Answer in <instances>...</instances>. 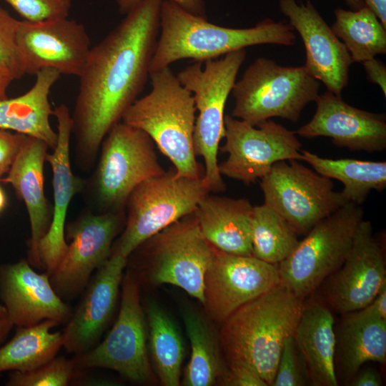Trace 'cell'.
I'll list each match as a JSON object with an SVG mask.
<instances>
[{
    "label": "cell",
    "instance_id": "obj_33",
    "mask_svg": "<svg viewBox=\"0 0 386 386\" xmlns=\"http://www.w3.org/2000/svg\"><path fill=\"white\" fill-rule=\"evenodd\" d=\"M297 235L283 217L272 207L265 204L253 207L250 236L254 257L278 264L297 244Z\"/></svg>",
    "mask_w": 386,
    "mask_h": 386
},
{
    "label": "cell",
    "instance_id": "obj_6",
    "mask_svg": "<svg viewBox=\"0 0 386 386\" xmlns=\"http://www.w3.org/2000/svg\"><path fill=\"white\" fill-rule=\"evenodd\" d=\"M247 52L239 49L206 61H194L177 76L194 98L196 111L193 146L204 162L202 181L209 192L226 189L217 162L219 142L224 137V107Z\"/></svg>",
    "mask_w": 386,
    "mask_h": 386
},
{
    "label": "cell",
    "instance_id": "obj_11",
    "mask_svg": "<svg viewBox=\"0 0 386 386\" xmlns=\"http://www.w3.org/2000/svg\"><path fill=\"white\" fill-rule=\"evenodd\" d=\"M139 247H142L145 273L151 284L178 287L203 304L204 275L214 247L203 236L194 212Z\"/></svg>",
    "mask_w": 386,
    "mask_h": 386
},
{
    "label": "cell",
    "instance_id": "obj_16",
    "mask_svg": "<svg viewBox=\"0 0 386 386\" xmlns=\"http://www.w3.org/2000/svg\"><path fill=\"white\" fill-rule=\"evenodd\" d=\"M16 42L26 74L33 75L53 68L79 77L91 48L84 26L67 17L19 21Z\"/></svg>",
    "mask_w": 386,
    "mask_h": 386
},
{
    "label": "cell",
    "instance_id": "obj_14",
    "mask_svg": "<svg viewBox=\"0 0 386 386\" xmlns=\"http://www.w3.org/2000/svg\"><path fill=\"white\" fill-rule=\"evenodd\" d=\"M225 143L219 148L227 159L219 164L221 175L254 183L279 161L302 160L301 144L295 132L266 120L257 126L224 115Z\"/></svg>",
    "mask_w": 386,
    "mask_h": 386
},
{
    "label": "cell",
    "instance_id": "obj_15",
    "mask_svg": "<svg viewBox=\"0 0 386 386\" xmlns=\"http://www.w3.org/2000/svg\"><path fill=\"white\" fill-rule=\"evenodd\" d=\"M279 282L277 264L214 247L204 275L202 305L209 319L222 323L238 308Z\"/></svg>",
    "mask_w": 386,
    "mask_h": 386
},
{
    "label": "cell",
    "instance_id": "obj_1",
    "mask_svg": "<svg viewBox=\"0 0 386 386\" xmlns=\"http://www.w3.org/2000/svg\"><path fill=\"white\" fill-rule=\"evenodd\" d=\"M163 0H143L91 48L71 117L74 161L90 170L102 142L143 91L159 33Z\"/></svg>",
    "mask_w": 386,
    "mask_h": 386
},
{
    "label": "cell",
    "instance_id": "obj_21",
    "mask_svg": "<svg viewBox=\"0 0 386 386\" xmlns=\"http://www.w3.org/2000/svg\"><path fill=\"white\" fill-rule=\"evenodd\" d=\"M0 299L14 326L51 320L66 324L73 310L54 290L49 275L36 272L27 259L0 267Z\"/></svg>",
    "mask_w": 386,
    "mask_h": 386
},
{
    "label": "cell",
    "instance_id": "obj_34",
    "mask_svg": "<svg viewBox=\"0 0 386 386\" xmlns=\"http://www.w3.org/2000/svg\"><path fill=\"white\" fill-rule=\"evenodd\" d=\"M79 371L71 360L55 357L45 364L26 372L11 371L8 386H66L77 377Z\"/></svg>",
    "mask_w": 386,
    "mask_h": 386
},
{
    "label": "cell",
    "instance_id": "obj_31",
    "mask_svg": "<svg viewBox=\"0 0 386 386\" xmlns=\"http://www.w3.org/2000/svg\"><path fill=\"white\" fill-rule=\"evenodd\" d=\"M58 325L46 320L17 327L14 337L0 347V372L29 371L55 357L63 347L62 332H51Z\"/></svg>",
    "mask_w": 386,
    "mask_h": 386
},
{
    "label": "cell",
    "instance_id": "obj_45",
    "mask_svg": "<svg viewBox=\"0 0 386 386\" xmlns=\"http://www.w3.org/2000/svg\"><path fill=\"white\" fill-rule=\"evenodd\" d=\"M13 327L14 325L8 318H0V344L6 340Z\"/></svg>",
    "mask_w": 386,
    "mask_h": 386
},
{
    "label": "cell",
    "instance_id": "obj_26",
    "mask_svg": "<svg viewBox=\"0 0 386 386\" xmlns=\"http://www.w3.org/2000/svg\"><path fill=\"white\" fill-rule=\"evenodd\" d=\"M36 76L35 83L26 93L0 101V129L39 139L53 149L58 134L50 124L54 109L49 96L61 74L55 69L44 68Z\"/></svg>",
    "mask_w": 386,
    "mask_h": 386
},
{
    "label": "cell",
    "instance_id": "obj_27",
    "mask_svg": "<svg viewBox=\"0 0 386 386\" xmlns=\"http://www.w3.org/2000/svg\"><path fill=\"white\" fill-rule=\"evenodd\" d=\"M336 347L339 363L347 378L352 377L367 362H386V319L380 317L369 304L360 310L343 314Z\"/></svg>",
    "mask_w": 386,
    "mask_h": 386
},
{
    "label": "cell",
    "instance_id": "obj_19",
    "mask_svg": "<svg viewBox=\"0 0 386 386\" xmlns=\"http://www.w3.org/2000/svg\"><path fill=\"white\" fill-rule=\"evenodd\" d=\"M127 262L128 258L112 253L91 277L62 332L67 352L81 354L98 344L116 309Z\"/></svg>",
    "mask_w": 386,
    "mask_h": 386
},
{
    "label": "cell",
    "instance_id": "obj_7",
    "mask_svg": "<svg viewBox=\"0 0 386 386\" xmlns=\"http://www.w3.org/2000/svg\"><path fill=\"white\" fill-rule=\"evenodd\" d=\"M320 84L305 66H284L256 59L235 81L231 115L252 126L272 117L297 122L303 109L319 95Z\"/></svg>",
    "mask_w": 386,
    "mask_h": 386
},
{
    "label": "cell",
    "instance_id": "obj_43",
    "mask_svg": "<svg viewBox=\"0 0 386 386\" xmlns=\"http://www.w3.org/2000/svg\"><path fill=\"white\" fill-rule=\"evenodd\" d=\"M367 7L370 9L378 17L383 26L386 28V0H363Z\"/></svg>",
    "mask_w": 386,
    "mask_h": 386
},
{
    "label": "cell",
    "instance_id": "obj_42",
    "mask_svg": "<svg viewBox=\"0 0 386 386\" xmlns=\"http://www.w3.org/2000/svg\"><path fill=\"white\" fill-rule=\"evenodd\" d=\"M382 380L380 374L374 368L365 367L359 370L352 378V386H381Z\"/></svg>",
    "mask_w": 386,
    "mask_h": 386
},
{
    "label": "cell",
    "instance_id": "obj_2",
    "mask_svg": "<svg viewBox=\"0 0 386 386\" xmlns=\"http://www.w3.org/2000/svg\"><path fill=\"white\" fill-rule=\"evenodd\" d=\"M303 306V299L279 282L238 308L222 322L219 334L227 365L247 367L272 385Z\"/></svg>",
    "mask_w": 386,
    "mask_h": 386
},
{
    "label": "cell",
    "instance_id": "obj_25",
    "mask_svg": "<svg viewBox=\"0 0 386 386\" xmlns=\"http://www.w3.org/2000/svg\"><path fill=\"white\" fill-rule=\"evenodd\" d=\"M334 323V317L328 307L313 302L304 304L294 330V339L307 364L313 385H338Z\"/></svg>",
    "mask_w": 386,
    "mask_h": 386
},
{
    "label": "cell",
    "instance_id": "obj_40",
    "mask_svg": "<svg viewBox=\"0 0 386 386\" xmlns=\"http://www.w3.org/2000/svg\"><path fill=\"white\" fill-rule=\"evenodd\" d=\"M119 12L127 14L143 0H114ZM178 4L193 14L206 17V6L204 0H168Z\"/></svg>",
    "mask_w": 386,
    "mask_h": 386
},
{
    "label": "cell",
    "instance_id": "obj_37",
    "mask_svg": "<svg viewBox=\"0 0 386 386\" xmlns=\"http://www.w3.org/2000/svg\"><path fill=\"white\" fill-rule=\"evenodd\" d=\"M29 21L68 17L71 0H4Z\"/></svg>",
    "mask_w": 386,
    "mask_h": 386
},
{
    "label": "cell",
    "instance_id": "obj_17",
    "mask_svg": "<svg viewBox=\"0 0 386 386\" xmlns=\"http://www.w3.org/2000/svg\"><path fill=\"white\" fill-rule=\"evenodd\" d=\"M328 278L327 303L342 315L365 307L386 287L383 249L369 220L360 222L345 262Z\"/></svg>",
    "mask_w": 386,
    "mask_h": 386
},
{
    "label": "cell",
    "instance_id": "obj_41",
    "mask_svg": "<svg viewBox=\"0 0 386 386\" xmlns=\"http://www.w3.org/2000/svg\"><path fill=\"white\" fill-rule=\"evenodd\" d=\"M367 78L382 89L384 96H386V66L385 64L375 58L362 62Z\"/></svg>",
    "mask_w": 386,
    "mask_h": 386
},
{
    "label": "cell",
    "instance_id": "obj_12",
    "mask_svg": "<svg viewBox=\"0 0 386 386\" xmlns=\"http://www.w3.org/2000/svg\"><path fill=\"white\" fill-rule=\"evenodd\" d=\"M264 204L283 217L297 234H306L317 222L347 202L334 190L331 179L297 162L279 161L260 179Z\"/></svg>",
    "mask_w": 386,
    "mask_h": 386
},
{
    "label": "cell",
    "instance_id": "obj_38",
    "mask_svg": "<svg viewBox=\"0 0 386 386\" xmlns=\"http://www.w3.org/2000/svg\"><path fill=\"white\" fill-rule=\"evenodd\" d=\"M26 137L0 129V179L10 169Z\"/></svg>",
    "mask_w": 386,
    "mask_h": 386
},
{
    "label": "cell",
    "instance_id": "obj_30",
    "mask_svg": "<svg viewBox=\"0 0 386 386\" xmlns=\"http://www.w3.org/2000/svg\"><path fill=\"white\" fill-rule=\"evenodd\" d=\"M302 160L318 174L341 182L340 192L347 202L362 205L372 190L386 188V162L355 159L323 158L310 151H301Z\"/></svg>",
    "mask_w": 386,
    "mask_h": 386
},
{
    "label": "cell",
    "instance_id": "obj_29",
    "mask_svg": "<svg viewBox=\"0 0 386 386\" xmlns=\"http://www.w3.org/2000/svg\"><path fill=\"white\" fill-rule=\"evenodd\" d=\"M147 347L151 365L159 382L164 386L181 383V369L184 356L182 337L173 320L154 300L145 304Z\"/></svg>",
    "mask_w": 386,
    "mask_h": 386
},
{
    "label": "cell",
    "instance_id": "obj_20",
    "mask_svg": "<svg viewBox=\"0 0 386 386\" xmlns=\"http://www.w3.org/2000/svg\"><path fill=\"white\" fill-rule=\"evenodd\" d=\"M315 102V114L295 132L296 134L308 139L330 137L336 146L352 151L375 152L386 149L385 114L354 107L328 90L319 94Z\"/></svg>",
    "mask_w": 386,
    "mask_h": 386
},
{
    "label": "cell",
    "instance_id": "obj_10",
    "mask_svg": "<svg viewBox=\"0 0 386 386\" xmlns=\"http://www.w3.org/2000/svg\"><path fill=\"white\" fill-rule=\"evenodd\" d=\"M119 311L106 337L72 360L79 371L91 368L112 370L129 381L147 385L154 381L149 357L147 327L140 301L139 282L128 270L122 281Z\"/></svg>",
    "mask_w": 386,
    "mask_h": 386
},
{
    "label": "cell",
    "instance_id": "obj_44",
    "mask_svg": "<svg viewBox=\"0 0 386 386\" xmlns=\"http://www.w3.org/2000/svg\"><path fill=\"white\" fill-rule=\"evenodd\" d=\"M370 305L380 317L386 319V287L380 290Z\"/></svg>",
    "mask_w": 386,
    "mask_h": 386
},
{
    "label": "cell",
    "instance_id": "obj_35",
    "mask_svg": "<svg viewBox=\"0 0 386 386\" xmlns=\"http://www.w3.org/2000/svg\"><path fill=\"white\" fill-rule=\"evenodd\" d=\"M19 20L0 6V71L12 81L26 74L16 42Z\"/></svg>",
    "mask_w": 386,
    "mask_h": 386
},
{
    "label": "cell",
    "instance_id": "obj_13",
    "mask_svg": "<svg viewBox=\"0 0 386 386\" xmlns=\"http://www.w3.org/2000/svg\"><path fill=\"white\" fill-rule=\"evenodd\" d=\"M125 220V211L96 213L87 208L66 224L64 237L69 243L49 276L54 290L63 300L80 295L94 270L110 257Z\"/></svg>",
    "mask_w": 386,
    "mask_h": 386
},
{
    "label": "cell",
    "instance_id": "obj_18",
    "mask_svg": "<svg viewBox=\"0 0 386 386\" xmlns=\"http://www.w3.org/2000/svg\"><path fill=\"white\" fill-rule=\"evenodd\" d=\"M279 8L303 41L307 71L328 91L341 96L348 84L353 62L344 44L310 0L300 4L296 0H279Z\"/></svg>",
    "mask_w": 386,
    "mask_h": 386
},
{
    "label": "cell",
    "instance_id": "obj_23",
    "mask_svg": "<svg viewBox=\"0 0 386 386\" xmlns=\"http://www.w3.org/2000/svg\"><path fill=\"white\" fill-rule=\"evenodd\" d=\"M49 149L45 142L27 137L6 176L0 179L13 187L26 207L31 229L27 261L37 269H44L39 244L49 232L53 215L44 192V167Z\"/></svg>",
    "mask_w": 386,
    "mask_h": 386
},
{
    "label": "cell",
    "instance_id": "obj_3",
    "mask_svg": "<svg viewBox=\"0 0 386 386\" xmlns=\"http://www.w3.org/2000/svg\"><path fill=\"white\" fill-rule=\"evenodd\" d=\"M296 37L289 22L266 19L252 27H224L209 22L206 17L189 13L174 2L163 0L159 33L150 72L169 67L184 59L204 63L250 46H292Z\"/></svg>",
    "mask_w": 386,
    "mask_h": 386
},
{
    "label": "cell",
    "instance_id": "obj_22",
    "mask_svg": "<svg viewBox=\"0 0 386 386\" xmlns=\"http://www.w3.org/2000/svg\"><path fill=\"white\" fill-rule=\"evenodd\" d=\"M53 116L57 120L58 139L53 152L46 156V162L51 166L53 175V215L49 232L39 244L43 267L49 276L67 247L64 229L69 206L73 197L81 193L84 185V179L76 177L71 167L72 122L69 109L65 104H60L54 109Z\"/></svg>",
    "mask_w": 386,
    "mask_h": 386
},
{
    "label": "cell",
    "instance_id": "obj_39",
    "mask_svg": "<svg viewBox=\"0 0 386 386\" xmlns=\"http://www.w3.org/2000/svg\"><path fill=\"white\" fill-rule=\"evenodd\" d=\"M219 384L227 386H267V384L252 370L238 365H227Z\"/></svg>",
    "mask_w": 386,
    "mask_h": 386
},
{
    "label": "cell",
    "instance_id": "obj_48",
    "mask_svg": "<svg viewBox=\"0 0 386 386\" xmlns=\"http://www.w3.org/2000/svg\"><path fill=\"white\" fill-rule=\"evenodd\" d=\"M5 204H6V197H5L3 190L1 189L0 187V212L4 209Z\"/></svg>",
    "mask_w": 386,
    "mask_h": 386
},
{
    "label": "cell",
    "instance_id": "obj_9",
    "mask_svg": "<svg viewBox=\"0 0 386 386\" xmlns=\"http://www.w3.org/2000/svg\"><path fill=\"white\" fill-rule=\"evenodd\" d=\"M363 215L348 202L317 222L277 264L280 282L303 300L314 292L345 262Z\"/></svg>",
    "mask_w": 386,
    "mask_h": 386
},
{
    "label": "cell",
    "instance_id": "obj_32",
    "mask_svg": "<svg viewBox=\"0 0 386 386\" xmlns=\"http://www.w3.org/2000/svg\"><path fill=\"white\" fill-rule=\"evenodd\" d=\"M331 29L344 44L353 62L386 54V28L366 6L357 10L337 8Z\"/></svg>",
    "mask_w": 386,
    "mask_h": 386
},
{
    "label": "cell",
    "instance_id": "obj_28",
    "mask_svg": "<svg viewBox=\"0 0 386 386\" xmlns=\"http://www.w3.org/2000/svg\"><path fill=\"white\" fill-rule=\"evenodd\" d=\"M182 319L191 353L181 383L185 386H212L219 384L227 367L222 354L219 337L209 317L186 307Z\"/></svg>",
    "mask_w": 386,
    "mask_h": 386
},
{
    "label": "cell",
    "instance_id": "obj_8",
    "mask_svg": "<svg viewBox=\"0 0 386 386\" xmlns=\"http://www.w3.org/2000/svg\"><path fill=\"white\" fill-rule=\"evenodd\" d=\"M209 192L202 177H177L174 170L144 181L127 201L124 227L112 253L129 258L148 239L193 213Z\"/></svg>",
    "mask_w": 386,
    "mask_h": 386
},
{
    "label": "cell",
    "instance_id": "obj_49",
    "mask_svg": "<svg viewBox=\"0 0 386 386\" xmlns=\"http://www.w3.org/2000/svg\"><path fill=\"white\" fill-rule=\"evenodd\" d=\"M6 317V312L2 303L0 302V318Z\"/></svg>",
    "mask_w": 386,
    "mask_h": 386
},
{
    "label": "cell",
    "instance_id": "obj_5",
    "mask_svg": "<svg viewBox=\"0 0 386 386\" xmlns=\"http://www.w3.org/2000/svg\"><path fill=\"white\" fill-rule=\"evenodd\" d=\"M93 173L81 192L96 213L125 211L132 191L144 181L165 172L152 139L122 121L103 139Z\"/></svg>",
    "mask_w": 386,
    "mask_h": 386
},
{
    "label": "cell",
    "instance_id": "obj_47",
    "mask_svg": "<svg viewBox=\"0 0 386 386\" xmlns=\"http://www.w3.org/2000/svg\"><path fill=\"white\" fill-rule=\"evenodd\" d=\"M352 10H357L365 6L363 0H344Z\"/></svg>",
    "mask_w": 386,
    "mask_h": 386
},
{
    "label": "cell",
    "instance_id": "obj_46",
    "mask_svg": "<svg viewBox=\"0 0 386 386\" xmlns=\"http://www.w3.org/2000/svg\"><path fill=\"white\" fill-rule=\"evenodd\" d=\"M11 81L9 76L0 71V101L7 99L6 91Z\"/></svg>",
    "mask_w": 386,
    "mask_h": 386
},
{
    "label": "cell",
    "instance_id": "obj_4",
    "mask_svg": "<svg viewBox=\"0 0 386 386\" xmlns=\"http://www.w3.org/2000/svg\"><path fill=\"white\" fill-rule=\"evenodd\" d=\"M151 90L137 99L122 122L144 132L174 167L175 175L200 179L193 146L196 107L192 93L170 66L150 72Z\"/></svg>",
    "mask_w": 386,
    "mask_h": 386
},
{
    "label": "cell",
    "instance_id": "obj_36",
    "mask_svg": "<svg viewBox=\"0 0 386 386\" xmlns=\"http://www.w3.org/2000/svg\"><path fill=\"white\" fill-rule=\"evenodd\" d=\"M311 382L305 359L293 335L283 345L272 386H302Z\"/></svg>",
    "mask_w": 386,
    "mask_h": 386
},
{
    "label": "cell",
    "instance_id": "obj_24",
    "mask_svg": "<svg viewBox=\"0 0 386 386\" xmlns=\"http://www.w3.org/2000/svg\"><path fill=\"white\" fill-rule=\"evenodd\" d=\"M252 209L247 199L208 194L194 214L203 236L212 246L232 254L253 256L250 236Z\"/></svg>",
    "mask_w": 386,
    "mask_h": 386
}]
</instances>
